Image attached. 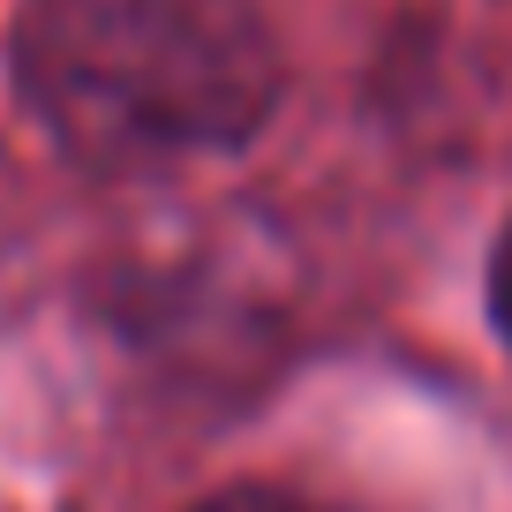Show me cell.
I'll list each match as a JSON object with an SVG mask.
<instances>
[{
    "instance_id": "obj_2",
    "label": "cell",
    "mask_w": 512,
    "mask_h": 512,
    "mask_svg": "<svg viewBox=\"0 0 512 512\" xmlns=\"http://www.w3.org/2000/svg\"><path fill=\"white\" fill-rule=\"evenodd\" d=\"M196 512H339V505H317V497H302V490H272V482H241V490H219Z\"/></svg>"
},
{
    "instance_id": "obj_1",
    "label": "cell",
    "mask_w": 512,
    "mask_h": 512,
    "mask_svg": "<svg viewBox=\"0 0 512 512\" xmlns=\"http://www.w3.org/2000/svg\"><path fill=\"white\" fill-rule=\"evenodd\" d=\"M16 83L91 166H166L249 144L287 61L256 0H23Z\"/></svg>"
},
{
    "instance_id": "obj_3",
    "label": "cell",
    "mask_w": 512,
    "mask_h": 512,
    "mask_svg": "<svg viewBox=\"0 0 512 512\" xmlns=\"http://www.w3.org/2000/svg\"><path fill=\"white\" fill-rule=\"evenodd\" d=\"M490 324H497V339L512 347V226L497 234V249H490Z\"/></svg>"
}]
</instances>
